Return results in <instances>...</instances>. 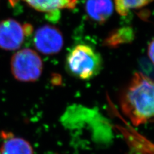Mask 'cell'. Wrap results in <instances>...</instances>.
Here are the masks:
<instances>
[{
	"mask_svg": "<svg viewBox=\"0 0 154 154\" xmlns=\"http://www.w3.org/2000/svg\"><path fill=\"white\" fill-rule=\"evenodd\" d=\"M133 38L134 32L131 28H121L110 33L105 40V45L109 47H116L131 42Z\"/></svg>",
	"mask_w": 154,
	"mask_h": 154,
	"instance_id": "9",
	"label": "cell"
},
{
	"mask_svg": "<svg viewBox=\"0 0 154 154\" xmlns=\"http://www.w3.org/2000/svg\"><path fill=\"white\" fill-rule=\"evenodd\" d=\"M139 65L143 73L149 76L148 78H154V66L152 64L150 61L144 58L140 60Z\"/></svg>",
	"mask_w": 154,
	"mask_h": 154,
	"instance_id": "11",
	"label": "cell"
},
{
	"mask_svg": "<svg viewBox=\"0 0 154 154\" xmlns=\"http://www.w3.org/2000/svg\"><path fill=\"white\" fill-rule=\"evenodd\" d=\"M1 137L3 142L0 146V154H33L32 145L26 139L7 132H2Z\"/></svg>",
	"mask_w": 154,
	"mask_h": 154,
	"instance_id": "7",
	"label": "cell"
},
{
	"mask_svg": "<svg viewBox=\"0 0 154 154\" xmlns=\"http://www.w3.org/2000/svg\"><path fill=\"white\" fill-rule=\"evenodd\" d=\"M19 0H9L12 5H14ZM37 11L45 12L51 21L57 20L59 17L62 9L74 8L79 0H22Z\"/></svg>",
	"mask_w": 154,
	"mask_h": 154,
	"instance_id": "6",
	"label": "cell"
},
{
	"mask_svg": "<svg viewBox=\"0 0 154 154\" xmlns=\"http://www.w3.org/2000/svg\"><path fill=\"white\" fill-rule=\"evenodd\" d=\"M148 54L151 62H152V63L154 64V38L149 44Z\"/></svg>",
	"mask_w": 154,
	"mask_h": 154,
	"instance_id": "12",
	"label": "cell"
},
{
	"mask_svg": "<svg viewBox=\"0 0 154 154\" xmlns=\"http://www.w3.org/2000/svg\"><path fill=\"white\" fill-rule=\"evenodd\" d=\"M119 105L134 125L154 122V81L135 73L120 95Z\"/></svg>",
	"mask_w": 154,
	"mask_h": 154,
	"instance_id": "1",
	"label": "cell"
},
{
	"mask_svg": "<svg viewBox=\"0 0 154 154\" xmlns=\"http://www.w3.org/2000/svg\"><path fill=\"white\" fill-rule=\"evenodd\" d=\"M153 0H114L116 10L120 16H125L132 9L140 8Z\"/></svg>",
	"mask_w": 154,
	"mask_h": 154,
	"instance_id": "10",
	"label": "cell"
},
{
	"mask_svg": "<svg viewBox=\"0 0 154 154\" xmlns=\"http://www.w3.org/2000/svg\"><path fill=\"white\" fill-rule=\"evenodd\" d=\"M11 67L16 80L31 82L40 78L43 65L41 58L36 51L30 48H24L13 55Z\"/></svg>",
	"mask_w": 154,
	"mask_h": 154,
	"instance_id": "3",
	"label": "cell"
},
{
	"mask_svg": "<svg viewBox=\"0 0 154 154\" xmlns=\"http://www.w3.org/2000/svg\"><path fill=\"white\" fill-rule=\"evenodd\" d=\"M36 49L45 55H54L59 53L64 45V38L57 28L45 25L36 31L34 38Z\"/></svg>",
	"mask_w": 154,
	"mask_h": 154,
	"instance_id": "5",
	"label": "cell"
},
{
	"mask_svg": "<svg viewBox=\"0 0 154 154\" xmlns=\"http://www.w3.org/2000/svg\"><path fill=\"white\" fill-rule=\"evenodd\" d=\"M33 32L32 25L12 19L0 22V48L7 51L18 50Z\"/></svg>",
	"mask_w": 154,
	"mask_h": 154,
	"instance_id": "4",
	"label": "cell"
},
{
	"mask_svg": "<svg viewBox=\"0 0 154 154\" xmlns=\"http://www.w3.org/2000/svg\"><path fill=\"white\" fill-rule=\"evenodd\" d=\"M85 10L91 19L103 23L112 16L114 3L112 0H85Z\"/></svg>",
	"mask_w": 154,
	"mask_h": 154,
	"instance_id": "8",
	"label": "cell"
},
{
	"mask_svg": "<svg viewBox=\"0 0 154 154\" xmlns=\"http://www.w3.org/2000/svg\"><path fill=\"white\" fill-rule=\"evenodd\" d=\"M102 59L92 47L80 44L73 48L67 55V68L73 76L89 80L98 74L102 67Z\"/></svg>",
	"mask_w": 154,
	"mask_h": 154,
	"instance_id": "2",
	"label": "cell"
}]
</instances>
